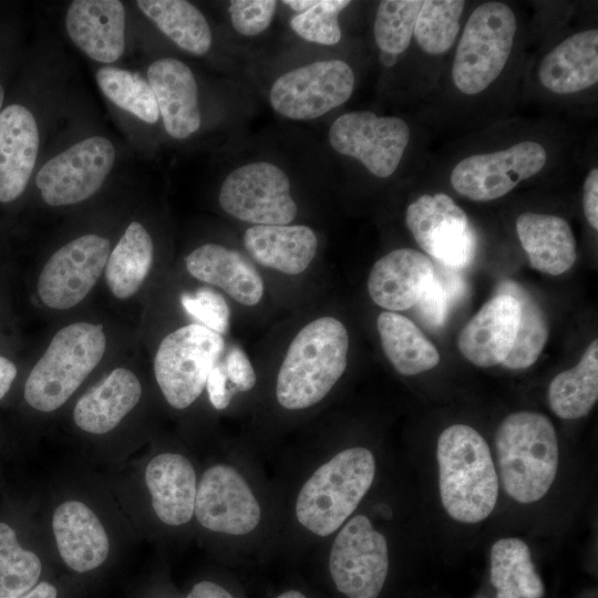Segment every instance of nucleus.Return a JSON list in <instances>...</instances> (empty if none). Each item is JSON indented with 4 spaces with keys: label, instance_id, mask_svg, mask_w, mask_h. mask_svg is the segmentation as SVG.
<instances>
[{
    "label": "nucleus",
    "instance_id": "44",
    "mask_svg": "<svg viewBox=\"0 0 598 598\" xmlns=\"http://www.w3.org/2000/svg\"><path fill=\"white\" fill-rule=\"evenodd\" d=\"M227 380L224 363L216 362L208 373L205 385L209 401L216 410H224L230 403L233 391L227 386Z\"/></svg>",
    "mask_w": 598,
    "mask_h": 598
},
{
    "label": "nucleus",
    "instance_id": "52",
    "mask_svg": "<svg viewBox=\"0 0 598 598\" xmlns=\"http://www.w3.org/2000/svg\"><path fill=\"white\" fill-rule=\"evenodd\" d=\"M3 99H4V92H3V89L0 84V110H1V106H2V103H3Z\"/></svg>",
    "mask_w": 598,
    "mask_h": 598
},
{
    "label": "nucleus",
    "instance_id": "11",
    "mask_svg": "<svg viewBox=\"0 0 598 598\" xmlns=\"http://www.w3.org/2000/svg\"><path fill=\"white\" fill-rule=\"evenodd\" d=\"M409 141L410 128L404 120L378 116L370 111L344 113L329 130V142L334 151L358 159L380 178L396 171Z\"/></svg>",
    "mask_w": 598,
    "mask_h": 598
},
{
    "label": "nucleus",
    "instance_id": "1",
    "mask_svg": "<svg viewBox=\"0 0 598 598\" xmlns=\"http://www.w3.org/2000/svg\"><path fill=\"white\" fill-rule=\"evenodd\" d=\"M436 460L445 512L464 524L487 518L496 506L499 482L484 437L470 425H450L437 439Z\"/></svg>",
    "mask_w": 598,
    "mask_h": 598
},
{
    "label": "nucleus",
    "instance_id": "51",
    "mask_svg": "<svg viewBox=\"0 0 598 598\" xmlns=\"http://www.w3.org/2000/svg\"><path fill=\"white\" fill-rule=\"evenodd\" d=\"M277 598H307V597L298 590H288L280 594Z\"/></svg>",
    "mask_w": 598,
    "mask_h": 598
},
{
    "label": "nucleus",
    "instance_id": "26",
    "mask_svg": "<svg viewBox=\"0 0 598 598\" xmlns=\"http://www.w3.org/2000/svg\"><path fill=\"white\" fill-rule=\"evenodd\" d=\"M244 246L261 266L299 275L315 258L318 238L306 225H255L245 231Z\"/></svg>",
    "mask_w": 598,
    "mask_h": 598
},
{
    "label": "nucleus",
    "instance_id": "47",
    "mask_svg": "<svg viewBox=\"0 0 598 598\" xmlns=\"http://www.w3.org/2000/svg\"><path fill=\"white\" fill-rule=\"evenodd\" d=\"M17 377V367L9 359L0 355V400L8 393Z\"/></svg>",
    "mask_w": 598,
    "mask_h": 598
},
{
    "label": "nucleus",
    "instance_id": "38",
    "mask_svg": "<svg viewBox=\"0 0 598 598\" xmlns=\"http://www.w3.org/2000/svg\"><path fill=\"white\" fill-rule=\"evenodd\" d=\"M422 0H384L374 20V40L382 52L401 54L412 40Z\"/></svg>",
    "mask_w": 598,
    "mask_h": 598
},
{
    "label": "nucleus",
    "instance_id": "25",
    "mask_svg": "<svg viewBox=\"0 0 598 598\" xmlns=\"http://www.w3.org/2000/svg\"><path fill=\"white\" fill-rule=\"evenodd\" d=\"M187 271L196 279L217 286L245 306L257 305L264 282L254 266L238 251L205 244L186 257Z\"/></svg>",
    "mask_w": 598,
    "mask_h": 598
},
{
    "label": "nucleus",
    "instance_id": "42",
    "mask_svg": "<svg viewBox=\"0 0 598 598\" xmlns=\"http://www.w3.org/2000/svg\"><path fill=\"white\" fill-rule=\"evenodd\" d=\"M276 7L274 0H233L228 11L234 29L243 35L254 37L270 25Z\"/></svg>",
    "mask_w": 598,
    "mask_h": 598
},
{
    "label": "nucleus",
    "instance_id": "45",
    "mask_svg": "<svg viewBox=\"0 0 598 598\" xmlns=\"http://www.w3.org/2000/svg\"><path fill=\"white\" fill-rule=\"evenodd\" d=\"M584 213L589 225L598 229V169L594 167L584 182Z\"/></svg>",
    "mask_w": 598,
    "mask_h": 598
},
{
    "label": "nucleus",
    "instance_id": "37",
    "mask_svg": "<svg viewBox=\"0 0 598 598\" xmlns=\"http://www.w3.org/2000/svg\"><path fill=\"white\" fill-rule=\"evenodd\" d=\"M41 569L39 557L22 548L16 530L0 522V598H16L31 590Z\"/></svg>",
    "mask_w": 598,
    "mask_h": 598
},
{
    "label": "nucleus",
    "instance_id": "35",
    "mask_svg": "<svg viewBox=\"0 0 598 598\" xmlns=\"http://www.w3.org/2000/svg\"><path fill=\"white\" fill-rule=\"evenodd\" d=\"M95 78L102 93L115 105L148 124L157 122L159 113L154 93L141 74L103 66Z\"/></svg>",
    "mask_w": 598,
    "mask_h": 598
},
{
    "label": "nucleus",
    "instance_id": "18",
    "mask_svg": "<svg viewBox=\"0 0 598 598\" xmlns=\"http://www.w3.org/2000/svg\"><path fill=\"white\" fill-rule=\"evenodd\" d=\"M146 76L166 132L178 140L197 132L202 115L189 66L174 58H162L148 66Z\"/></svg>",
    "mask_w": 598,
    "mask_h": 598
},
{
    "label": "nucleus",
    "instance_id": "16",
    "mask_svg": "<svg viewBox=\"0 0 598 598\" xmlns=\"http://www.w3.org/2000/svg\"><path fill=\"white\" fill-rule=\"evenodd\" d=\"M110 248V240L96 234L80 236L59 248L38 279L42 302L56 310L79 305L101 277Z\"/></svg>",
    "mask_w": 598,
    "mask_h": 598
},
{
    "label": "nucleus",
    "instance_id": "3",
    "mask_svg": "<svg viewBox=\"0 0 598 598\" xmlns=\"http://www.w3.org/2000/svg\"><path fill=\"white\" fill-rule=\"evenodd\" d=\"M494 446L498 480L506 494L522 504L543 498L558 470V440L550 420L538 412L519 411L498 425Z\"/></svg>",
    "mask_w": 598,
    "mask_h": 598
},
{
    "label": "nucleus",
    "instance_id": "24",
    "mask_svg": "<svg viewBox=\"0 0 598 598\" xmlns=\"http://www.w3.org/2000/svg\"><path fill=\"white\" fill-rule=\"evenodd\" d=\"M540 84L556 94H571L598 81V31L571 34L549 51L537 72Z\"/></svg>",
    "mask_w": 598,
    "mask_h": 598
},
{
    "label": "nucleus",
    "instance_id": "48",
    "mask_svg": "<svg viewBox=\"0 0 598 598\" xmlns=\"http://www.w3.org/2000/svg\"><path fill=\"white\" fill-rule=\"evenodd\" d=\"M58 591L55 587L47 581L37 584L28 592L16 598H56Z\"/></svg>",
    "mask_w": 598,
    "mask_h": 598
},
{
    "label": "nucleus",
    "instance_id": "6",
    "mask_svg": "<svg viewBox=\"0 0 598 598\" xmlns=\"http://www.w3.org/2000/svg\"><path fill=\"white\" fill-rule=\"evenodd\" d=\"M516 30L515 13L503 2H484L473 10L452 65V80L462 93L478 94L498 78L512 53Z\"/></svg>",
    "mask_w": 598,
    "mask_h": 598
},
{
    "label": "nucleus",
    "instance_id": "13",
    "mask_svg": "<svg viewBox=\"0 0 598 598\" xmlns=\"http://www.w3.org/2000/svg\"><path fill=\"white\" fill-rule=\"evenodd\" d=\"M546 162L547 152L542 144L523 141L505 150L463 158L452 169L450 181L460 195L489 202L540 173Z\"/></svg>",
    "mask_w": 598,
    "mask_h": 598
},
{
    "label": "nucleus",
    "instance_id": "10",
    "mask_svg": "<svg viewBox=\"0 0 598 598\" xmlns=\"http://www.w3.org/2000/svg\"><path fill=\"white\" fill-rule=\"evenodd\" d=\"M351 66L338 59L316 61L280 75L271 85L272 109L290 120H313L346 103L354 89Z\"/></svg>",
    "mask_w": 598,
    "mask_h": 598
},
{
    "label": "nucleus",
    "instance_id": "29",
    "mask_svg": "<svg viewBox=\"0 0 598 598\" xmlns=\"http://www.w3.org/2000/svg\"><path fill=\"white\" fill-rule=\"evenodd\" d=\"M377 327L383 351L399 373L415 375L439 364L437 349L409 318L384 311Z\"/></svg>",
    "mask_w": 598,
    "mask_h": 598
},
{
    "label": "nucleus",
    "instance_id": "41",
    "mask_svg": "<svg viewBox=\"0 0 598 598\" xmlns=\"http://www.w3.org/2000/svg\"><path fill=\"white\" fill-rule=\"evenodd\" d=\"M184 309L202 326L212 331L226 333L229 324V308L226 300L218 292L202 288L195 293L182 295Z\"/></svg>",
    "mask_w": 598,
    "mask_h": 598
},
{
    "label": "nucleus",
    "instance_id": "49",
    "mask_svg": "<svg viewBox=\"0 0 598 598\" xmlns=\"http://www.w3.org/2000/svg\"><path fill=\"white\" fill-rule=\"evenodd\" d=\"M316 1L311 0H286L283 1L285 4L290 7L292 10L297 11L298 13L306 11L311 6L315 4Z\"/></svg>",
    "mask_w": 598,
    "mask_h": 598
},
{
    "label": "nucleus",
    "instance_id": "14",
    "mask_svg": "<svg viewBox=\"0 0 598 598\" xmlns=\"http://www.w3.org/2000/svg\"><path fill=\"white\" fill-rule=\"evenodd\" d=\"M417 245L448 268L466 266L475 252V235L465 212L444 193L424 194L405 212Z\"/></svg>",
    "mask_w": 598,
    "mask_h": 598
},
{
    "label": "nucleus",
    "instance_id": "17",
    "mask_svg": "<svg viewBox=\"0 0 598 598\" xmlns=\"http://www.w3.org/2000/svg\"><path fill=\"white\" fill-rule=\"evenodd\" d=\"M519 320L518 301L511 295L497 293L461 330V353L477 367L502 364L513 348Z\"/></svg>",
    "mask_w": 598,
    "mask_h": 598
},
{
    "label": "nucleus",
    "instance_id": "2",
    "mask_svg": "<svg viewBox=\"0 0 598 598\" xmlns=\"http://www.w3.org/2000/svg\"><path fill=\"white\" fill-rule=\"evenodd\" d=\"M349 336L344 324L329 316L307 323L291 341L280 365L276 398L286 410L319 403L343 374Z\"/></svg>",
    "mask_w": 598,
    "mask_h": 598
},
{
    "label": "nucleus",
    "instance_id": "20",
    "mask_svg": "<svg viewBox=\"0 0 598 598\" xmlns=\"http://www.w3.org/2000/svg\"><path fill=\"white\" fill-rule=\"evenodd\" d=\"M434 275L435 268L424 254L399 248L373 265L368 291L374 303L391 312L406 310L416 305Z\"/></svg>",
    "mask_w": 598,
    "mask_h": 598
},
{
    "label": "nucleus",
    "instance_id": "32",
    "mask_svg": "<svg viewBox=\"0 0 598 598\" xmlns=\"http://www.w3.org/2000/svg\"><path fill=\"white\" fill-rule=\"evenodd\" d=\"M553 412L565 420L586 416L598 399V341L585 350L578 364L558 373L548 386Z\"/></svg>",
    "mask_w": 598,
    "mask_h": 598
},
{
    "label": "nucleus",
    "instance_id": "21",
    "mask_svg": "<svg viewBox=\"0 0 598 598\" xmlns=\"http://www.w3.org/2000/svg\"><path fill=\"white\" fill-rule=\"evenodd\" d=\"M39 130L29 109L11 104L0 112V203L25 189L39 152Z\"/></svg>",
    "mask_w": 598,
    "mask_h": 598
},
{
    "label": "nucleus",
    "instance_id": "28",
    "mask_svg": "<svg viewBox=\"0 0 598 598\" xmlns=\"http://www.w3.org/2000/svg\"><path fill=\"white\" fill-rule=\"evenodd\" d=\"M141 395L137 377L128 369L116 368L76 402L73 420L87 433H107L136 406Z\"/></svg>",
    "mask_w": 598,
    "mask_h": 598
},
{
    "label": "nucleus",
    "instance_id": "9",
    "mask_svg": "<svg viewBox=\"0 0 598 598\" xmlns=\"http://www.w3.org/2000/svg\"><path fill=\"white\" fill-rule=\"evenodd\" d=\"M218 199L227 214L254 225H288L297 215L287 174L268 162L249 163L231 171L221 184Z\"/></svg>",
    "mask_w": 598,
    "mask_h": 598
},
{
    "label": "nucleus",
    "instance_id": "7",
    "mask_svg": "<svg viewBox=\"0 0 598 598\" xmlns=\"http://www.w3.org/2000/svg\"><path fill=\"white\" fill-rule=\"evenodd\" d=\"M224 348L221 336L202 324H187L162 340L154 373L171 406L183 410L196 401Z\"/></svg>",
    "mask_w": 598,
    "mask_h": 598
},
{
    "label": "nucleus",
    "instance_id": "50",
    "mask_svg": "<svg viewBox=\"0 0 598 598\" xmlns=\"http://www.w3.org/2000/svg\"><path fill=\"white\" fill-rule=\"evenodd\" d=\"M398 59H399V55L396 54L380 51L379 60L386 68H391L395 65L398 62Z\"/></svg>",
    "mask_w": 598,
    "mask_h": 598
},
{
    "label": "nucleus",
    "instance_id": "39",
    "mask_svg": "<svg viewBox=\"0 0 598 598\" xmlns=\"http://www.w3.org/2000/svg\"><path fill=\"white\" fill-rule=\"evenodd\" d=\"M351 2L348 0H320L290 20L291 29L302 39L323 45H334L341 39L339 13Z\"/></svg>",
    "mask_w": 598,
    "mask_h": 598
},
{
    "label": "nucleus",
    "instance_id": "8",
    "mask_svg": "<svg viewBox=\"0 0 598 598\" xmlns=\"http://www.w3.org/2000/svg\"><path fill=\"white\" fill-rule=\"evenodd\" d=\"M328 565L347 598H378L389 573L388 540L367 515H352L336 533Z\"/></svg>",
    "mask_w": 598,
    "mask_h": 598
},
{
    "label": "nucleus",
    "instance_id": "33",
    "mask_svg": "<svg viewBox=\"0 0 598 598\" xmlns=\"http://www.w3.org/2000/svg\"><path fill=\"white\" fill-rule=\"evenodd\" d=\"M140 10L182 50L204 55L212 47V31L204 14L185 0H138Z\"/></svg>",
    "mask_w": 598,
    "mask_h": 598
},
{
    "label": "nucleus",
    "instance_id": "19",
    "mask_svg": "<svg viewBox=\"0 0 598 598\" xmlns=\"http://www.w3.org/2000/svg\"><path fill=\"white\" fill-rule=\"evenodd\" d=\"M73 43L89 58L112 63L125 49V9L118 0H75L65 16Z\"/></svg>",
    "mask_w": 598,
    "mask_h": 598
},
{
    "label": "nucleus",
    "instance_id": "12",
    "mask_svg": "<svg viewBox=\"0 0 598 598\" xmlns=\"http://www.w3.org/2000/svg\"><path fill=\"white\" fill-rule=\"evenodd\" d=\"M114 161L115 148L111 141L91 136L45 162L35 176V184L50 206L78 204L101 188Z\"/></svg>",
    "mask_w": 598,
    "mask_h": 598
},
{
    "label": "nucleus",
    "instance_id": "22",
    "mask_svg": "<svg viewBox=\"0 0 598 598\" xmlns=\"http://www.w3.org/2000/svg\"><path fill=\"white\" fill-rule=\"evenodd\" d=\"M153 509L161 522L181 526L194 516L197 478L190 461L178 453H161L145 470Z\"/></svg>",
    "mask_w": 598,
    "mask_h": 598
},
{
    "label": "nucleus",
    "instance_id": "30",
    "mask_svg": "<svg viewBox=\"0 0 598 598\" xmlns=\"http://www.w3.org/2000/svg\"><path fill=\"white\" fill-rule=\"evenodd\" d=\"M154 258L151 235L138 221H132L110 252L104 271L111 292L118 299L136 293L147 277Z\"/></svg>",
    "mask_w": 598,
    "mask_h": 598
},
{
    "label": "nucleus",
    "instance_id": "23",
    "mask_svg": "<svg viewBox=\"0 0 598 598\" xmlns=\"http://www.w3.org/2000/svg\"><path fill=\"white\" fill-rule=\"evenodd\" d=\"M52 529L63 561L78 573L101 566L110 550L107 534L85 504L69 501L56 507Z\"/></svg>",
    "mask_w": 598,
    "mask_h": 598
},
{
    "label": "nucleus",
    "instance_id": "40",
    "mask_svg": "<svg viewBox=\"0 0 598 598\" xmlns=\"http://www.w3.org/2000/svg\"><path fill=\"white\" fill-rule=\"evenodd\" d=\"M462 281L456 275L448 271L435 272L415 305L422 321L432 328L441 327L447 316L450 303L462 293Z\"/></svg>",
    "mask_w": 598,
    "mask_h": 598
},
{
    "label": "nucleus",
    "instance_id": "5",
    "mask_svg": "<svg viewBox=\"0 0 598 598\" xmlns=\"http://www.w3.org/2000/svg\"><path fill=\"white\" fill-rule=\"evenodd\" d=\"M105 348L100 324L75 322L60 329L28 375L27 403L41 412L59 409L96 368Z\"/></svg>",
    "mask_w": 598,
    "mask_h": 598
},
{
    "label": "nucleus",
    "instance_id": "46",
    "mask_svg": "<svg viewBox=\"0 0 598 598\" xmlns=\"http://www.w3.org/2000/svg\"><path fill=\"white\" fill-rule=\"evenodd\" d=\"M186 598H236L220 585L204 580L193 586Z\"/></svg>",
    "mask_w": 598,
    "mask_h": 598
},
{
    "label": "nucleus",
    "instance_id": "43",
    "mask_svg": "<svg viewBox=\"0 0 598 598\" xmlns=\"http://www.w3.org/2000/svg\"><path fill=\"white\" fill-rule=\"evenodd\" d=\"M225 370L228 380L234 389L239 392H247L256 384V373L246 355L237 346H233L226 354Z\"/></svg>",
    "mask_w": 598,
    "mask_h": 598
},
{
    "label": "nucleus",
    "instance_id": "27",
    "mask_svg": "<svg viewBox=\"0 0 598 598\" xmlns=\"http://www.w3.org/2000/svg\"><path fill=\"white\" fill-rule=\"evenodd\" d=\"M516 231L534 269L558 276L575 264L576 238L563 217L526 212L517 217Z\"/></svg>",
    "mask_w": 598,
    "mask_h": 598
},
{
    "label": "nucleus",
    "instance_id": "34",
    "mask_svg": "<svg viewBox=\"0 0 598 598\" xmlns=\"http://www.w3.org/2000/svg\"><path fill=\"white\" fill-rule=\"evenodd\" d=\"M497 293L513 296L520 306V320L513 348L502 364L508 369H526L540 355L549 334L548 322L535 299L516 282L504 281Z\"/></svg>",
    "mask_w": 598,
    "mask_h": 598
},
{
    "label": "nucleus",
    "instance_id": "31",
    "mask_svg": "<svg viewBox=\"0 0 598 598\" xmlns=\"http://www.w3.org/2000/svg\"><path fill=\"white\" fill-rule=\"evenodd\" d=\"M491 582L496 598H543L544 585L535 570L527 544L501 538L491 548Z\"/></svg>",
    "mask_w": 598,
    "mask_h": 598
},
{
    "label": "nucleus",
    "instance_id": "36",
    "mask_svg": "<svg viewBox=\"0 0 598 598\" xmlns=\"http://www.w3.org/2000/svg\"><path fill=\"white\" fill-rule=\"evenodd\" d=\"M465 1L427 0L417 14L413 37L427 54L447 52L456 40Z\"/></svg>",
    "mask_w": 598,
    "mask_h": 598
},
{
    "label": "nucleus",
    "instance_id": "4",
    "mask_svg": "<svg viewBox=\"0 0 598 598\" xmlns=\"http://www.w3.org/2000/svg\"><path fill=\"white\" fill-rule=\"evenodd\" d=\"M375 472V457L367 447H348L334 454L311 473L298 492V524L318 537L336 534L371 488Z\"/></svg>",
    "mask_w": 598,
    "mask_h": 598
},
{
    "label": "nucleus",
    "instance_id": "15",
    "mask_svg": "<svg viewBox=\"0 0 598 598\" xmlns=\"http://www.w3.org/2000/svg\"><path fill=\"white\" fill-rule=\"evenodd\" d=\"M194 515L208 530L244 536L258 527L262 511L245 476L233 465L218 463L197 484Z\"/></svg>",
    "mask_w": 598,
    "mask_h": 598
}]
</instances>
